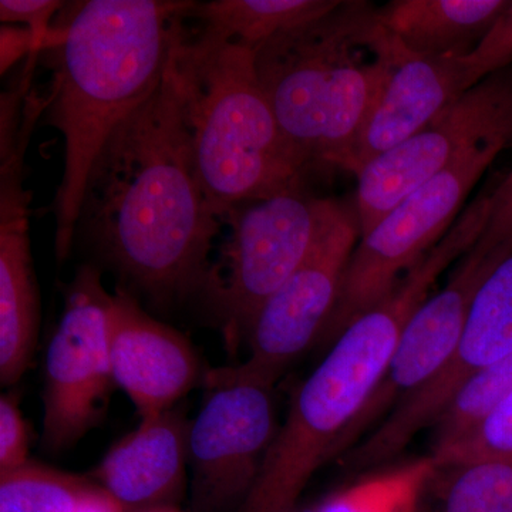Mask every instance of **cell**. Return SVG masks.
Returning <instances> with one entry per match:
<instances>
[{"label": "cell", "mask_w": 512, "mask_h": 512, "mask_svg": "<svg viewBox=\"0 0 512 512\" xmlns=\"http://www.w3.org/2000/svg\"><path fill=\"white\" fill-rule=\"evenodd\" d=\"M464 57L409 56L397 64L357 141L349 173L414 136L480 83Z\"/></svg>", "instance_id": "cell-16"}, {"label": "cell", "mask_w": 512, "mask_h": 512, "mask_svg": "<svg viewBox=\"0 0 512 512\" xmlns=\"http://www.w3.org/2000/svg\"><path fill=\"white\" fill-rule=\"evenodd\" d=\"M507 148V144L490 143L464 154L360 237L346 266L338 302L316 346L329 349L439 244L460 217L478 180Z\"/></svg>", "instance_id": "cell-7"}, {"label": "cell", "mask_w": 512, "mask_h": 512, "mask_svg": "<svg viewBox=\"0 0 512 512\" xmlns=\"http://www.w3.org/2000/svg\"><path fill=\"white\" fill-rule=\"evenodd\" d=\"M188 431L177 409L141 420L94 468V483L127 512L175 505L187 487Z\"/></svg>", "instance_id": "cell-17"}, {"label": "cell", "mask_w": 512, "mask_h": 512, "mask_svg": "<svg viewBox=\"0 0 512 512\" xmlns=\"http://www.w3.org/2000/svg\"><path fill=\"white\" fill-rule=\"evenodd\" d=\"M339 0H212L192 2L187 18L200 22L188 33L204 45L239 43L256 49L282 30L318 18Z\"/></svg>", "instance_id": "cell-19"}, {"label": "cell", "mask_w": 512, "mask_h": 512, "mask_svg": "<svg viewBox=\"0 0 512 512\" xmlns=\"http://www.w3.org/2000/svg\"><path fill=\"white\" fill-rule=\"evenodd\" d=\"M79 225L121 278L154 302L207 289L222 221L195 170L173 56L160 86L94 161Z\"/></svg>", "instance_id": "cell-1"}, {"label": "cell", "mask_w": 512, "mask_h": 512, "mask_svg": "<svg viewBox=\"0 0 512 512\" xmlns=\"http://www.w3.org/2000/svg\"><path fill=\"white\" fill-rule=\"evenodd\" d=\"M140 512H183L178 510L175 505H163V507L150 508V510H144Z\"/></svg>", "instance_id": "cell-31"}, {"label": "cell", "mask_w": 512, "mask_h": 512, "mask_svg": "<svg viewBox=\"0 0 512 512\" xmlns=\"http://www.w3.org/2000/svg\"><path fill=\"white\" fill-rule=\"evenodd\" d=\"M192 2L89 0L76 3L59 30L46 97L47 123L63 137L55 197L57 258L79 227L90 171L113 131L160 86L187 29Z\"/></svg>", "instance_id": "cell-2"}, {"label": "cell", "mask_w": 512, "mask_h": 512, "mask_svg": "<svg viewBox=\"0 0 512 512\" xmlns=\"http://www.w3.org/2000/svg\"><path fill=\"white\" fill-rule=\"evenodd\" d=\"M412 56L379 8L338 2L255 49L266 100L303 164L349 171L367 121L397 64Z\"/></svg>", "instance_id": "cell-4"}, {"label": "cell", "mask_w": 512, "mask_h": 512, "mask_svg": "<svg viewBox=\"0 0 512 512\" xmlns=\"http://www.w3.org/2000/svg\"><path fill=\"white\" fill-rule=\"evenodd\" d=\"M480 218L464 212L443 239L400 279L392 292L356 319L293 393L258 480L238 512H291L306 485L386 372L404 328L429 298L440 275L473 248Z\"/></svg>", "instance_id": "cell-3"}, {"label": "cell", "mask_w": 512, "mask_h": 512, "mask_svg": "<svg viewBox=\"0 0 512 512\" xmlns=\"http://www.w3.org/2000/svg\"><path fill=\"white\" fill-rule=\"evenodd\" d=\"M25 157L0 161V382L13 386L32 365L40 303L32 248Z\"/></svg>", "instance_id": "cell-15"}, {"label": "cell", "mask_w": 512, "mask_h": 512, "mask_svg": "<svg viewBox=\"0 0 512 512\" xmlns=\"http://www.w3.org/2000/svg\"><path fill=\"white\" fill-rule=\"evenodd\" d=\"M464 60L480 80L512 66V2Z\"/></svg>", "instance_id": "cell-27"}, {"label": "cell", "mask_w": 512, "mask_h": 512, "mask_svg": "<svg viewBox=\"0 0 512 512\" xmlns=\"http://www.w3.org/2000/svg\"><path fill=\"white\" fill-rule=\"evenodd\" d=\"M512 392V355L470 377L433 424V454L456 446L477 430Z\"/></svg>", "instance_id": "cell-21"}, {"label": "cell", "mask_w": 512, "mask_h": 512, "mask_svg": "<svg viewBox=\"0 0 512 512\" xmlns=\"http://www.w3.org/2000/svg\"><path fill=\"white\" fill-rule=\"evenodd\" d=\"M37 52L35 37L26 26L2 25L0 28V73L5 74L23 57Z\"/></svg>", "instance_id": "cell-29"}, {"label": "cell", "mask_w": 512, "mask_h": 512, "mask_svg": "<svg viewBox=\"0 0 512 512\" xmlns=\"http://www.w3.org/2000/svg\"><path fill=\"white\" fill-rule=\"evenodd\" d=\"M437 471L433 456L417 458L342 488L318 507L320 512H419Z\"/></svg>", "instance_id": "cell-20"}, {"label": "cell", "mask_w": 512, "mask_h": 512, "mask_svg": "<svg viewBox=\"0 0 512 512\" xmlns=\"http://www.w3.org/2000/svg\"><path fill=\"white\" fill-rule=\"evenodd\" d=\"M512 147V66L485 77L357 178L356 212L366 235L400 204L483 144Z\"/></svg>", "instance_id": "cell-8"}, {"label": "cell", "mask_w": 512, "mask_h": 512, "mask_svg": "<svg viewBox=\"0 0 512 512\" xmlns=\"http://www.w3.org/2000/svg\"><path fill=\"white\" fill-rule=\"evenodd\" d=\"M291 512H320L318 505H315V507H306V508H299L296 507L295 510H292Z\"/></svg>", "instance_id": "cell-32"}, {"label": "cell", "mask_w": 512, "mask_h": 512, "mask_svg": "<svg viewBox=\"0 0 512 512\" xmlns=\"http://www.w3.org/2000/svg\"><path fill=\"white\" fill-rule=\"evenodd\" d=\"M64 6L56 0H2L0 20L3 25L22 23L32 30L37 52H46L52 35V20Z\"/></svg>", "instance_id": "cell-28"}, {"label": "cell", "mask_w": 512, "mask_h": 512, "mask_svg": "<svg viewBox=\"0 0 512 512\" xmlns=\"http://www.w3.org/2000/svg\"><path fill=\"white\" fill-rule=\"evenodd\" d=\"M507 0H393L380 20L419 57L470 55L508 6Z\"/></svg>", "instance_id": "cell-18"}, {"label": "cell", "mask_w": 512, "mask_h": 512, "mask_svg": "<svg viewBox=\"0 0 512 512\" xmlns=\"http://www.w3.org/2000/svg\"><path fill=\"white\" fill-rule=\"evenodd\" d=\"M113 293L96 266L77 269L46 353L42 447L62 454L103 420L116 389L109 350Z\"/></svg>", "instance_id": "cell-9"}, {"label": "cell", "mask_w": 512, "mask_h": 512, "mask_svg": "<svg viewBox=\"0 0 512 512\" xmlns=\"http://www.w3.org/2000/svg\"><path fill=\"white\" fill-rule=\"evenodd\" d=\"M431 456L439 468L476 460H512V392L470 436Z\"/></svg>", "instance_id": "cell-24"}, {"label": "cell", "mask_w": 512, "mask_h": 512, "mask_svg": "<svg viewBox=\"0 0 512 512\" xmlns=\"http://www.w3.org/2000/svg\"><path fill=\"white\" fill-rule=\"evenodd\" d=\"M74 512H127L106 490L94 483Z\"/></svg>", "instance_id": "cell-30"}, {"label": "cell", "mask_w": 512, "mask_h": 512, "mask_svg": "<svg viewBox=\"0 0 512 512\" xmlns=\"http://www.w3.org/2000/svg\"><path fill=\"white\" fill-rule=\"evenodd\" d=\"M109 350L117 387L141 420L174 409L207 375L190 340L148 315L126 286L111 296Z\"/></svg>", "instance_id": "cell-14"}, {"label": "cell", "mask_w": 512, "mask_h": 512, "mask_svg": "<svg viewBox=\"0 0 512 512\" xmlns=\"http://www.w3.org/2000/svg\"><path fill=\"white\" fill-rule=\"evenodd\" d=\"M200 413L190 421L192 512H238L278 433L272 389L208 370Z\"/></svg>", "instance_id": "cell-10"}, {"label": "cell", "mask_w": 512, "mask_h": 512, "mask_svg": "<svg viewBox=\"0 0 512 512\" xmlns=\"http://www.w3.org/2000/svg\"><path fill=\"white\" fill-rule=\"evenodd\" d=\"M343 207V202L311 197L299 187L239 205L222 220L231 232L218 264L211 266L205 291L215 303L231 355L248 342L266 303Z\"/></svg>", "instance_id": "cell-6"}, {"label": "cell", "mask_w": 512, "mask_h": 512, "mask_svg": "<svg viewBox=\"0 0 512 512\" xmlns=\"http://www.w3.org/2000/svg\"><path fill=\"white\" fill-rule=\"evenodd\" d=\"M512 355V255L481 285L447 362L429 382L397 404L376 431L379 446L400 454L431 429L457 390L484 367Z\"/></svg>", "instance_id": "cell-13"}, {"label": "cell", "mask_w": 512, "mask_h": 512, "mask_svg": "<svg viewBox=\"0 0 512 512\" xmlns=\"http://www.w3.org/2000/svg\"><path fill=\"white\" fill-rule=\"evenodd\" d=\"M28 421L20 410L18 393L0 397V474L16 470L30 461Z\"/></svg>", "instance_id": "cell-25"}, {"label": "cell", "mask_w": 512, "mask_h": 512, "mask_svg": "<svg viewBox=\"0 0 512 512\" xmlns=\"http://www.w3.org/2000/svg\"><path fill=\"white\" fill-rule=\"evenodd\" d=\"M90 478L29 461L0 474V512H74Z\"/></svg>", "instance_id": "cell-22"}, {"label": "cell", "mask_w": 512, "mask_h": 512, "mask_svg": "<svg viewBox=\"0 0 512 512\" xmlns=\"http://www.w3.org/2000/svg\"><path fill=\"white\" fill-rule=\"evenodd\" d=\"M507 255H478L468 251L446 286L429 296L407 323L386 372L369 399L333 448L342 457L409 394L416 392L447 362L466 326L481 285Z\"/></svg>", "instance_id": "cell-12"}, {"label": "cell", "mask_w": 512, "mask_h": 512, "mask_svg": "<svg viewBox=\"0 0 512 512\" xmlns=\"http://www.w3.org/2000/svg\"><path fill=\"white\" fill-rule=\"evenodd\" d=\"M437 512H512V460H476L439 468Z\"/></svg>", "instance_id": "cell-23"}, {"label": "cell", "mask_w": 512, "mask_h": 512, "mask_svg": "<svg viewBox=\"0 0 512 512\" xmlns=\"http://www.w3.org/2000/svg\"><path fill=\"white\" fill-rule=\"evenodd\" d=\"M173 67L195 170L221 221L239 205L301 187L308 167L266 100L254 49L204 45L185 32Z\"/></svg>", "instance_id": "cell-5"}, {"label": "cell", "mask_w": 512, "mask_h": 512, "mask_svg": "<svg viewBox=\"0 0 512 512\" xmlns=\"http://www.w3.org/2000/svg\"><path fill=\"white\" fill-rule=\"evenodd\" d=\"M360 237L356 207L345 204L259 313L249 333L248 359L220 367L222 372L272 389L303 352L316 346L338 302L346 266Z\"/></svg>", "instance_id": "cell-11"}, {"label": "cell", "mask_w": 512, "mask_h": 512, "mask_svg": "<svg viewBox=\"0 0 512 512\" xmlns=\"http://www.w3.org/2000/svg\"><path fill=\"white\" fill-rule=\"evenodd\" d=\"M471 251L512 255V170L491 190V208L483 234Z\"/></svg>", "instance_id": "cell-26"}]
</instances>
